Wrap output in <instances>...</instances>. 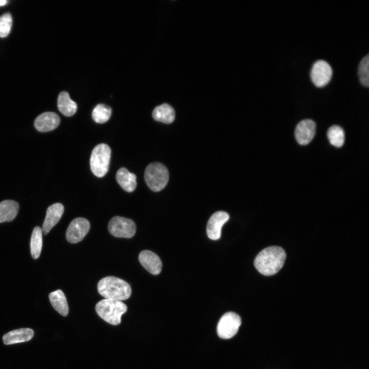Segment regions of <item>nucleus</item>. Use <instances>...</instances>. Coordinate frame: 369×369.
Returning <instances> with one entry per match:
<instances>
[{"mask_svg": "<svg viewBox=\"0 0 369 369\" xmlns=\"http://www.w3.org/2000/svg\"><path fill=\"white\" fill-rule=\"evenodd\" d=\"M286 258L284 250L278 246L269 247L256 256L254 265L257 271L265 276L277 273L283 266Z\"/></svg>", "mask_w": 369, "mask_h": 369, "instance_id": "nucleus-1", "label": "nucleus"}, {"mask_svg": "<svg viewBox=\"0 0 369 369\" xmlns=\"http://www.w3.org/2000/svg\"><path fill=\"white\" fill-rule=\"evenodd\" d=\"M97 290L105 299L124 300L131 295V288L125 280L114 276H107L100 279Z\"/></svg>", "mask_w": 369, "mask_h": 369, "instance_id": "nucleus-2", "label": "nucleus"}, {"mask_svg": "<svg viewBox=\"0 0 369 369\" xmlns=\"http://www.w3.org/2000/svg\"><path fill=\"white\" fill-rule=\"evenodd\" d=\"M98 316L112 325H118L121 322V316L127 310V305L120 300L104 299L95 306Z\"/></svg>", "mask_w": 369, "mask_h": 369, "instance_id": "nucleus-3", "label": "nucleus"}, {"mask_svg": "<svg viewBox=\"0 0 369 369\" xmlns=\"http://www.w3.org/2000/svg\"><path fill=\"white\" fill-rule=\"evenodd\" d=\"M111 158V149L105 144L97 145L93 149L90 159V168L97 177H102L108 171Z\"/></svg>", "mask_w": 369, "mask_h": 369, "instance_id": "nucleus-4", "label": "nucleus"}, {"mask_svg": "<svg viewBox=\"0 0 369 369\" xmlns=\"http://www.w3.org/2000/svg\"><path fill=\"white\" fill-rule=\"evenodd\" d=\"M169 172L162 163L153 162L149 164L145 172V179L149 188L154 192L162 190L169 180Z\"/></svg>", "mask_w": 369, "mask_h": 369, "instance_id": "nucleus-5", "label": "nucleus"}, {"mask_svg": "<svg viewBox=\"0 0 369 369\" xmlns=\"http://www.w3.org/2000/svg\"><path fill=\"white\" fill-rule=\"evenodd\" d=\"M241 323L240 316L232 312L225 313L220 319L217 326L218 336L224 339H230L237 333Z\"/></svg>", "mask_w": 369, "mask_h": 369, "instance_id": "nucleus-6", "label": "nucleus"}, {"mask_svg": "<svg viewBox=\"0 0 369 369\" xmlns=\"http://www.w3.org/2000/svg\"><path fill=\"white\" fill-rule=\"evenodd\" d=\"M108 229L111 234L115 237L130 238L135 235L136 228L132 220L115 216L109 221Z\"/></svg>", "mask_w": 369, "mask_h": 369, "instance_id": "nucleus-7", "label": "nucleus"}, {"mask_svg": "<svg viewBox=\"0 0 369 369\" xmlns=\"http://www.w3.org/2000/svg\"><path fill=\"white\" fill-rule=\"evenodd\" d=\"M332 74L333 70L331 66L325 60H318L312 66L311 78L316 87L321 88L329 83Z\"/></svg>", "mask_w": 369, "mask_h": 369, "instance_id": "nucleus-8", "label": "nucleus"}, {"mask_svg": "<svg viewBox=\"0 0 369 369\" xmlns=\"http://www.w3.org/2000/svg\"><path fill=\"white\" fill-rule=\"evenodd\" d=\"M90 227V223L87 219L83 217L74 219L66 231L67 241L71 243L80 241L88 233Z\"/></svg>", "mask_w": 369, "mask_h": 369, "instance_id": "nucleus-9", "label": "nucleus"}, {"mask_svg": "<svg viewBox=\"0 0 369 369\" xmlns=\"http://www.w3.org/2000/svg\"><path fill=\"white\" fill-rule=\"evenodd\" d=\"M229 217L228 213L224 211H217L211 216L207 226V234L210 239L216 240L220 238L221 228Z\"/></svg>", "mask_w": 369, "mask_h": 369, "instance_id": "nucleus-10", "label": "nucleus"}, {"mask_svg": "<svg viewBox=\"0 0 369 369\" xmlns=\"http://www.w3.org/2000/svg\"><path fill=\"white\" fill-rule=\"evenodd\" d=\"M316 132V124L310 119L301 120L297 125L295 135L297 141L301 145L309 144L313 139Z\"/></svg>", "mask_w": 369, "mask_h": 369, "instance_id": "nucleus-11", "label": "nucleus"}, {"mask_svg": "<svg viewBox=\"0 0 369 369\" xmlns=\"http://www.w3.org/2000/svg\"><path fill=\"white\" fill-rule=\"evenodd\" d=\"M138 259L142 266L151 274L158 275L161 272V261L153 252L144 250L140 253Z\"/></svg>", "mask_w": 369, "mask_h": 369, "instance_id": "nucleus-12", "label": "nucleus"}, {"mask_svg": "<svg viewBox=\"0 0 369 369\" xmlns=\"http://www.w3.org/2000/svg\"><path fill=\"white\" fill-rule=\"evenodd\" d=\"M60 122V118L57 114L52 112H46L36 117L34 121V127L38 131L48 132L56 128Z\"/></svg>", "mask_w": 369, "mask_h": 369, "instance_id": "nucleus-13", "label": "nucleus"}, {"mask_svg": "<svg viewBox=\"0 0 369 369\" xmlns=\"http://www.w3.org/2000/svg\"><path fill=\"white\" fill-rule=\"evenodd\" d=\"M64 211V207L60 203H54L48 207L42 228V231L45 235L47 234L52 228L57 223L60 219Z\"/></svg>", "mask_w": 369, "mask_h": 369, "instance_id": "nucleus-14", "label": "nucleus"}, {"mask_svg": "<svg viewBox=\"0 0 369 369\" xmlns=\"http://www.w3.org/2000/svg\"><path fill=\"white\" fill-rule=\"evenodd\" d=\"M33 335V330L22 328L5 334L3 337V340L6 345L12 344L28 341L32 339Z\"/></svg>", "mask_w": 369, "mask_h": 369, "instance_id": "nucleus-15", "label": "nucleus"}, {"mask_svg": "<svg viewBox=\"0 0 369 369\" xmlns=\"http://www.w3.org/2000/svg\"><path fill=\"white\" fill-rule=\"evenodd\" d=\"M116 179L120 187L128 192H133L136 187V175L125 168H121L117 171Z\"/></svg>", "mask_w": 369, "mask_h": 369, "instance_id": "nucleus-16", "label": "nucleus"}, {"mask_svg": "<svg viewBox=\"0 0 369 369\" xmlns=\"http://www.w3.org/2000/svg\"><path fill=\"white\" fill-rule=\"evenodd\" d=\"M19 204L15 201L5 200L0 202V223L11 221L16 216Z\"/></svg>", "mask_w": 369, "mask_h": 369, "instance_id": "nucleus-17", "label": "nucleus"}, {"mask_svg": "<svg viewBox=\"0 0 369 369\" xmlns=\"http://www.w3.org/2000/svg\"><path fill=\"white\" fill-rule=\"evenodd\" d=\"M152 116L156 121L165 124H171L174 120L175 113L170 105L165 103L155 108Z\"/></svg>", "mask_w": 369, "mask_h": 369, "instance_id": "nucleus-18", "label": "nucleus"}, {"mask_svg": "<svg viewBox=\"0 0 369 369\" xmlns=\"http://www.w3.org/2000/svg\"><path fill=\"white\" fill-rule=\"evenodd\" d=\"M57 107L59 111L66 116H72L77 109L76 102L70 98L68 93L65 91H63L59 94Z\"/></svg>", "mask_w": 369, "mask_h": 369, "instance_id": "nucleus-19", "label": "nucleus"}, {"mask_svg": "<svg viewBox=\"0 0 369 369\" xmlns=\"http://www.w3.org/2000/svg\"><path fill=\"white\" fill-rule=\"evenodd\" d=\"M49 297L53 308L62 316H66L68 314L69 308L63 292L57 290L50 293Z\"/></svg>", "mask_w": 369, "mask_h": 369, "instance_id": "nucleus-20", "label": "nucleus"}, {"mask_svg": "<svg viewBox=\"0 0 369 369\" xmlns=\"http://www.w3.org/2000/svg\"><path fill=\"white\" fill-rule=\"evenodd\" d=\"M30 248L33 258H38L42 248V229L39 227H35L33 231L31 238Z\"/></svg>", "mask_w": 369, "mask_h": 369, "instance_id": "nucleus-21", "label": "nucleus"}, {"mask_svg": "<svg viewBox=\"0 0 369 369\" xmlns=\"http://www.w3.org/2000/svg\"><path fill=\"white\" fill-rule=\"evenodd\" d=\"M327 135L330 144L334 147H341L344 142L345 134L343 129L340 126L334 125L327 130Z\"/></svg>", "mask_w": 369, "mask_h": 369, "instance_id": "nucleus-22", "label": "nucleus"}, {"mask_svg": "<svg viewBox=\"0 0 369 369\" xmlns=\"http://www.w3.org/2000/svg\"><path fill=\"white\" fill-rule=\"evenodd\" d=\"M111 115V108L104 104H98L93 110L92 116L94 121L102 124L107 122Z\"/></svg>", "mask_w": 369, "mask_h": 369, "instance_id": "nucleus-23", "label": "nucleus"}, {"mask_svg": "<svg viewBox=\"0 0 369 369\" xmlns=\"http://www.w3.org/2000/svg\"><path fill=\"white\" fill-rule=\"evenodd\" d=\"M360 83L364 87L369 86V55L367 54L360 61L358 68Z\"/></svg>", "mask_w": 369, "mask_h": 369, "instance_id": "nucleus-24", "label": "nucleus"}, {"mask_svg": "<svg viewBox=\"0 0 369 369\" xmlns=\"http://www.w3.org/2000/svg\"><path fill=\"white\" fill-rule=\"evenodd\" d=\"M12 24L10 13H6L0 16V37L7 36L11 30Z\"/></svg>", "mask_w": 369, "mask_h": 369, "instance_id": "nucleus-25", "label": "nucleus"}, {"mask_svg": "<svg viewBox=\"0 0 369 369\" xmlns=\"http://www.w3.org/2000/svg\"><path fill=\"white\" fill-rule=\"evenodd\" d=\"M7 2V1L5 0H0V6L5 5Z\"/></svg>", "mask_w": 369, "mask_h": 369, "instance_id": "nucleus-26", "label": "nucleus"}]
</instances>
